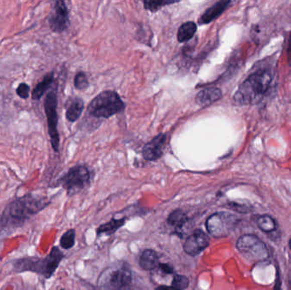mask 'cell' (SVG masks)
Returning <instances> with one entry per match:
<instances>
[{
  "label": "cell",
  "mask_w": 291,
  "mask_h": 290,
  "mask_svg": "<svg viewBox=\"0 0 291 290\" xmlns=\"http://www.w3.org/2000/svg\"><path fill=\"white\" fill-rule=\"evenodd\" d=\"M221 96H222L221 90L218 88H208V89L199 91L197 95L195 101L197 104L199 106L206 107L218 101Z\"/></svg>",
  "instance_id": "obj_14"
},
{
  "label": "cell",
  "mask_w": 291,
  "mask_h": 290,
  "mask_svg": "<svg viewBox=\"0 0 291 290\" xmlns=\"http://www.w3.org/2000/svg\"><path fill=\"white\" fill-rule=\"evenodd\" d=\"M237 248L244 256L251 262L259 263L269 257L268 248L255 235H244L238 240Z\"/></svg>",
  "instance_id": "obj_5"
},
{
  "label": "cell",
  "mask_w": 291,
  "mask_h": 290,
  "mask_svg": "<svg viewBox=\"0 0 291 290\" xmlns=\"http://www.w3.org/2000/svg\"><path fill=\"white\" fill-rule=\"evenodd\" d=\"M125 223V219H121V220H112L110 222L106 223L105 225H102L99 227L97 230L98 235H106L110 236L118 231V229L122 227Z\"/></svg>",
  "instance_id": "obj_19"
},
{
  "label": "cell",
  "mask_w": 291,
  "mask_h": 290,
  "mask_svg": "<svg viewBox=\"0 0 291 290\" xmlns=\"http://www.w3.org/2000/svg\"><path fill=\"white\" fill-rule=\"evenodd\" d=\"M156 290H175L172 287H166V286H160L157 287Z\"/></svg>",
  "instance_id": "obj_29"
},
{
  "label": "cell",
  "mask_w": 291,
  "mask_h": 290,
  "mask_svg": "<svg viewBox=\"0 0 291 290\" xmlns=\"http://www.w3.org/2000/svg\"><path fill=\"white\" fill-rule=\"evenodd\" d=\"M231 2L228 0H221L216 2L211 7L205 11V13L202 15L199 18V24H207L215 20L216 18L224 12L225 10L228 7Z\"/></svg>",
  "instance_id": "obj_12"
},
{
  "label": "cell",
  "mask_w": 291,
  "mask_h": 290,
  "mask_svg": "<svg viewBox=\"0 0 291 290\" xmlns=\"http://www.w3.org/2000/svg\"><path fill=\"white\" fill-rule=\"evenodd\" d=\"M140 265L143 270H153L160 266L157 253L152 249L144 251L142 255L140 256Z\"/></svg>",
  "instance_id": "obj_16"
},
{
  "label": "cell",
  "mask_w": 291,
  "mask_h": 290,
  "mask_svg": "<svg viewBox=\"0 0 291 290\" xmlns=\"http://www.w3.org/2000/svg\"><path fill=\"white\" fill-rule=\"evenodd\" d=\"M120 290H130V289H129V286H128V287H123V288H122V289Z\"/></svg>",
  "instance_id": "obj_31"
},
{
  "label": "cell",
  "mask_w": 291,
  "mask_h": 290,
  "mask_svg": "<svg viewBox=\"0 0 291 290\" xmlns=\"http://www.w3.org/2000/svg\"><path fill=\"white\" fill-rule=\"evenodd\" d=\"M280 284L279 283H277V286H276V290H281L280 289Z\"/></svg>",
  "instance_id": "obj_30"
},
{
  "label": "cell",
  "mask_w": 291,
  "mask_h": 290,
  "mask_svg": "<svg viewBox=\"0 0 291 290\" xmlns=\"http://www.w3.org/2000/svg\"><path fill=\"white\" fill-rule=\"evenodd\" d=\"M16 93H17V96H19L20 98H28L29 93H30V87L26 83H21L20 85L17 86V90H16Z\"/></svg>",
  "instance_id": "obj_26"
},
{
  "label": "cell",
  "mask_w": 291,
  "mask_h": 290,
  "mask_svg": "<svg viewBox=\"0 0 291 290\" xmlns=\"http://www.w3.org/2000/svg\"><path fill=\"white\" fill-rule=\"evenodd\" d=\"M289 287H290L291 288V276L290 277H289Z\"/></svg>",
  "instance_id": "obj_32"
},
{
  "label": "cell",
  "mask_w": 291,
  "mask_h": 290,
  "mask_svg": "<svg viewBox=\"0 0 291 290\" xmlns=\"http://www.w3.org/2000/svg\"><path fill=\"white\" fill-rule=\"evenodd\" d=\"M84 104L82 99L74 97L71 99L67 105L66 118L69 122L77 121L84 110Z\"/></svg>",
  "instance_id": "obj_15"
},
{
  "label": "cell",
  "mask_w": 291,
  "mask_h": 290,
  "mask_svg": "<svg viewBox=\"0 0 291 290\" xmlns=\"http://www.w3.org/2000/svg\"><path fill=\"white\" fill-rule=\"evenodd\" d=\"M64 258V255L59 248L54 247L51 249V253H49L47 257H45L46 262V270H45V278H50L52 276L57 267L59 266L60 263Z\"/></svg>",
  "instance_id": "obj_13"
},
{
  "label": "cell",
  "mask_w": 291,
  "mask_h": 290,
  "mask_svg": "<svg viewBox=\"0 0 291 290\" xmlns=\"http://www.w3.org/2000/svg\"><path fill=\"white\" fill-rule=\"evenodd\" d=\"M160 270H163L165 273L166 274H171L173 272V269L172 268L170 267L169 265H160Z\"/></svg>",
  "instance_id": "obj_27"
},
{
  "label": "cell",
  "mask_w": 291,
  "mask_h": 290,
  "mask_svg": "<svg viewBox=\"0 0 291 290\" xmlns=\"http://www.w3.org/2000/svg\"><path fill=\"white\" fill-rule=\"evenodd\" d=\"M46 197H37L27 194L18 197L6 206L1 215V225L4 228L18 227L49 205Z\"/></svg>",
  "instance_id": "obj_1"
},
{
  "label": "cell",
  "mask_w": 291,
  "mask_h": 290,
  "mask_svg": "<svg viewBox=\"0 0 291 290\" xmlns=\"http://www.w3.org/2000/svg\"><path fill=\"white\" fill-rule=\"evenodd\" d=\"M238 218L227 213H216L210 215L206 220L208 232L214 237H224L228 236L238 224Z\"/></svg>",
  "instance_id": "obj_8"
},
{
  "label": "cell",
  "mask_w": 291,
  "mask_h": 290,
  "mask_svg": "<svg viewBox=\"0 0 291 290\" xmlns=\"http://www.w3.org/2000/svg\"><path fill=\"white\" fill-rule=\"evenodd\" d=\"M166 135L160 134L145 145L142 150V155L145 159L155 161L162 156L163 148L166 144Z\"/></svg>",
  "instance_id": "obj_11"
},
{
  "label": "cell",
  "mask_w": 291,
  "mask_h": 290,
  "mask_svg": "<svg viewBox=\"0 0 291 290\" xmlns=\"http://www.w3.org/2000/svg\"><path fill=\"white\" fill-rule=\"evenodd\" d=\"M175 2H172V1H170V2H167V1H153V2H145V8L147 10H149L151 12H157L159 9L161 8L163 6H167V5H171V4H174Z\"/></svg>",
  "instance_id": "obj_25"
},
{
  "label": "cell",
  "mask_w": 291,
  "mask_h": 290,
  "mask_svg": "<svg viewBox=\"0 0 291 290\" xmlns=\"http://www.w3.org/2000/svg\"><path fill=\"white\" fill-rule=\"evenodd\" d=\"M90 172L86 167L77 165L69 169L58 183L67 190L68 194H74L84 190L90 183Z\"/></svg>",
  "instance_id": "obj_6"
},
{
  "label": "cell",
  "mask_w": 291,
  "mask_h": 290,
  "mask_svg": "<svg viewBox=\"0 0 291 290\" xmlns=\"http://www.w3.org/2000/svg\"><path fill=\"white\" fill-rule=\"evenodd\" d=\"M131 271L125 266L108 268L99 277V290H120L131 282Z\"/></svg>",
  "instance_id": "obj_4"
},
{
  "label": "cell",
  "mask_w": 291,
  "mask_h": 290,
  "mask_svg": "<svg viewBox=\"0 0 291 290\" xmlns=\"http://www.w3.org/2000/svg\"><path fill=\"white\" fill-rule=\"evenodd\" d=\"M187 220H188L187 214L182 210L177 209L170 214L167 221H168L169 225H171L175 228L181 229L187 222Z\"/></svg>",
  "instance_id": "obj_20"
},
{
  "label": "cell",
  "mask_w": 291,
  "mask_h": 290,
  "mask_svg": "<svg viewBox=\"0 0 291 290\" xmlns=\"http://www.w3.org/2000/svg\"><path fill=\"white\" fill-rule=\"evenodd\" d=\"M54 80V73H49L46 74L44 79L40 81L38 85L35 86L33 92H32V99L34 101H39L41 99L44 94L46 92V90L50 88L51 84L53 83Z\"/></svg>",
  "instance_id": "obj_17"
},
{
  "label": "cell",
  "mask_w": 291,
  "mask_h": 290,
  "mask_svg": "<svg viewBox=\"0 0 291 290\" xmlns=\"http://www.w3.org/2000/svg\"><path fill=\"white\" fill-rule=\"evenodd\" d=\"M189 285V281L188 279L184 276H174L172 282H171V287H173L175 290H184L188 287Z\"/></svg>",
  "instance_id": "obj_23"
},
{
  "label": "cell",
  "mask_w": 291,
  "mask_h": 290,
  "mask_svg": "<svg viewBox=\"0 0 291 290\" xmlns=\"http://www.w3.org/2000/svg\"><path fill=\"white\" fill-rule=\"evenodd\" d=\"M48 23L54 33L66 31L69 26V12L64 1H56L48 17Z\"/></svg>",
  "instance_id": "obj_9"
},
{
  "label": "cell",
  "mask_w": 291,
  "mask_h": 290,
  "mask_svg": "<svg viewBox=\"0 0 291 290\" xmlns=\"http://www.w3.org/2000/svg\"><path fill=\"white\" fill-rule=\"evenodd\" d=\"M289 248H290L291 249V239L290 241H289Z\"/></svg>",
  "instance_id": "obj_33"
},
{
  "label": "cell",
  "mask_w": 291,
  "mask_h": 290,
  "mask_svg": "<svg viewBox=\"0 0 291 290\" xmlns=\"http://www.w3.org/2000/svg\"><path fill=\"white\" fill-rule=\"evenodd\" d=\"M288 60L291 62V35L290 38H289V40H288Z\"/></svg>",
  "instance_id": "obj_28"
},
{
  "label": "cell",
  "mask_w": 291,
  "mask_h": 290,
  "mask_svg": "<svg viewBox=\"0 0 291 290\" xmlns=\"http://www.w3.org/2000/svg\"><path fill=\"white\" fill-rule=\"evenodd\" d=\"M76 232L75 230H69L67 232H65L62 235V238L60 240V245L62 248L65 249H69L73 248L75 243Z\"/></svg>",
  "instance_id": "obj_22"
},
{
  "label": "cell",
  "mask_w": 291,
  "mask_h": 290,
  "mask_svg": "<svg viewBox=\"0 0 291 290\" xmlns=\"http://www.w3.org/2000/svg\"><path fill=\"white\" fill-rule=\"evenodd\" d=\"M209 245L210 238L207 235L201 230H196L187 238L183 248L185 253L191 256H196Z\"/></svg>",
  "instance_id": "obj_10"
},
{
  "label": "cell",
  "mask_w": 291,
  "mask_h": 290,
  "mask_svg": "<svg viewBox=\"0 0 291 290\" xmlns=\"http://www.w3.org/2000/svg\"><path fill=\"white\" fill-rule=\"evenodd\" d=\"M272 74L270 70L260 69L249 75L241 84L233 96L238 105L255 104L263 98L271 87Z\"/></svg>",
  "instance_id": "obj_2"
},
{
  "label": "cell",
  "mask_w": 291,
  "mask_h": 290,
  "mask_svg": "<svg viewBox=\"0 0 291 290\" xmlns=\"http://www.w3.org/2000/svg\"><path fill=\"white\" fill-rule=\"evenodd\" d=\"M197 31V26L193 22L183 23L177 32V40L180 43L186 42L194 36Z\"/></svg>",
  "instance_id": "obj_18"
},
{
  "label": "cell",
  "mask_w": 291,
  "mask_h": 290,
  "mask_svg": "<svg viewBox=\"0 0 291 290\" xmlns=\"http://www.w3.org/2000/svg\"><path fill=\"white\" fill-rule=\"evenodd\" d=\"M45 112L47 119L48 131L51 139V146L54 151L58 152L60 146V136L57 124H58V115H57V96L56 91L51 90L45 100Z\"/></svg>",
  "instance_id": "obj_7"
},
{
  "label": "cell",
  "mask_w": 291,
  "mask_h": 290,
  "mask_svg": "<svg viewBox=\"0 0 291 290\" xmlns=\"http://www.w3.org/2000/svg\"><path fill=\"white\" fill-rule=\"evenodd\" d=\"M124 103L118 94L106 90L93 99L88 107L90 115L95 118H110L124 109Z\"/></svg>",
  "instance_id": "obj_3"
},
{
  "label": "cell",
  "mask_w": 291,
  "mask_h": 290,
  "mask_svg": "<svg viewBox=\"0 0 291 290\" xmlns=\"http://www.w3.org/2000/svg\"><path fill=\"white\" fill-rule=\"evenodd\" d=\"M257 225L261 231L265 232H271L276 229L275 220L269 215H261L257 220Z\"/></svg>",
  "instance_id": "obj_21"
},
{
  "label": "cell",
  "mask_w": 291,
  "mask_h": 290,
  "mask_svg": "<svg viewBox=\"0 0 291 290\" xmlns=\"http://www.w3.org/2000/svg\"><path fill=\"white\" fill-rule=\"evenodd\" d=\"M74 86L79 90H85L89 86V80L84 72H80L76 75L74 78Z\"/></svg>",
  "instance_id": "obj_24"
},
{
  "label": "cell",
  "mask_w": 291,
  "mask_h": 290,
  "mask_svg": "<svg viewBox=\"0 0 291 290\" xmlns=\"http://www.w3.org/2000/svg\"><path fill=\"white\" fill-rule=\"evenodd\" d=\"M61 290H64V289H61Z\"/></svg>",
  "instance_id": "obj_34"
}]
</instances>
